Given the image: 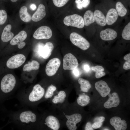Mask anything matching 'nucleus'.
Segmentation results:
<instances>
[{"instance_id":"obj_14","label":"nucleus","mask_w":130,"mask_h":130,"mask_svg":"<svg viewBox=\"0 0 130 130\" xmlns=\"http://www.w3.org/2000/svg\"><path fill=\"white\" fill-rule=\"evenodd\" d=\"M108 95L109 98L104 104V107L106 108L110 109L117 106L120 102L117 94L116 92H113L111 94L109 93Z\"/></svg>"},{"instance_id":"obj_34","label":"nucleus","mask_w":130,"mask_h":130,"mask_svg":"<svg viewBox=\"0 0 130 130\" xmlns=\"http://www.w3.org/2000/svg\"><path fill=\"white\" fill-rule=\"evenodd\" d=\"M91 70L95 72L98 71H104V68L101 66L96 65L95 66H92L91 67Z\"/></svg>"},{"instance_id":"obj_12","label":"nucleus","mask_w":130,"mask_h":130,"mask_svg":"<svg viewBox=\"0 0 130 130\" xmlns=\"http://www.w3.org/2000/svg\"><path fill=\"white\" fill-rule=\"evenodd\" d=\"M67 119L66 125L70 130H76L77 129L76 124L79 122L82 119V116L79 113H75L70 115H65Z\"/></svg>"},{"instance_id":"obj_8","label":"nucleus","mask_w":130,"mask_h":130,"mask_svg":"<svg viewBox=\"0 0 130 130\" xmlns=\"http://www.w3.org/2000/svg\"><path fill=\"white\" fill-rule=\"evenodd\" d=\"M52 31L49 27L42 26L38 28L35 31L33 36L37 39H48L52 36Z\"/></svg>"},{"instance_id":"obj_22","label":"nucleus","mask_w":130,"mask_h":130,"mask_svg":"<svg viewBox=\"0 0 130 130\" xmlns=\"http://www.w3.org/2000/svg\"><path fill=\"white\" fill-rule=\"evenodd\" d=\"M19 14L20 19L25 22H28L31 19L32 17L27 12V8L26 6H23L20 8L19 11Z\"/></svg>"},{"instance_id":"obj_10","label":"nucleus","mask_w":130,"mask_h":130,"mask_svg":"<svg viewBox=\"0 0 130 130\" xmlns=\"http://www.w3.org/2000/svg\"><path fill=\"white\" fill-rule=\"evenodd\" d=\"M37 46L40 55L45 59L50 56L54 49L53 44L50 42H47L45 45L42 43H39Z\"/></svg>"},{"instance_id":"obj_2","label":"nucleus","mask_w":130,"mask_h":130,"mask_svg":"<svg viewBox=\"0 0 130 130\" xmlns=\"http://www.w3.org/2000/svg\"><path fill=\"white\" fill-rule=\"evenodd\" d=\"M16 83L14 76L11 74L4 76L0 82V98L5 99L13 92Z\"/></svg>"},{"instance_id":"obj_36","label":"nucleus","mask_w":130,"mask_h":130,"mask_svg":"<svg viewBox=\"0 0 130 130\" xmlns=\"http://www.w3.org/2000/svg\"><path fill=\"white\" fill-rule=\"evenodd\" d=\"M102 122H95L92 125L93 129H97L100 128L102 125Z\"/></svg>"},{"instance_id":"obj_6","label":"nucleus","mask_w":130,"mask_h":130,"mask_svg":"<svg viewBox=\"0 0 130 130\" xmlns=\"http://www.w3.org/2000/svg\"><path fill=\"white\" fill-rule=\"evenodd\" d=\"M78 64L76 57L71 53H68L64 56L63 67L65 70H73L77 68Z\"/></svg>"},{"instance_id":"obj_13","label":"nucleus","mask_w":130,"mask_h":130,"mask_svg":"<svg viewBox=\"0 0 130 130\" xmlns=\"http://www.w3.org/2000/svg\"><path fill=\"white\" fill-rule=\"evenodd\" d=\"M95 87L101 96L103 97L106 96L110 91V89L108 84L103 80L99 81L96 82Z\"/></svg>"},{"instance_id":"obj_43","label":"nucleus","mask_w":130,"mask_h":130,"mask_svg":"<svg viewBox=\"0 0 130 130\" xmlns=\"http://www.w3.org/2000/svg\"><path fill=\"white\" fill-rule=\"evenodd\" d=\"M84 68L85 70L86 71H88L90 69V68L89 65H84Z\"/></svg>"},{"instance_id":"obj_3","label":"nucleus","mask_w":130,"mask_h":130,"mask_svg":"<svg viewBox=\"0 0 130 130\" xmlns=\"http://www.w3.org/2000/svg\"><path fill=\"white\" fill-rule=\"evenodd\" d=\"M25 92L23 98V102L30 106L41 99L44 97L45 92L44 89L40 84H37L31 90Z\"/></svg>"},{"instance_id":"obj_7","label":"nucleus","mask_w":130,"mask_h":130,"mask_svg":"<svg viewBox=\"0 0 130 130\" xmlns=\"http://www.w3.org/2000/svg\"><path fill=\"white\" fill-rule=\"evenodd\" d=\"M26 58L24 55L18 54L9 58L6 63L7 67L10 69L17 68L25 62Z\"/></svg>"},{"instance_id":"obj_29","label":"nucleus","mask_w":130,"mask_h":130,"mask_svg":"<svg viewBox=\"0 0 130 130\" xmlns=\"http://www.w3.org/2000/svg\"><path fill=\"white\" fill-rule=\"evenodd\" d=\"M123 38L126 40L130 39V22L129 23L124 27L122 32Z\"/></svg>"},{"instance_id":"obj_16","label":"nucleus","mask_w":130,"mask_h":130,"mask_svg":"<svg viewBox=\"0 0 130 130\" xmlns=\"http://www.w3.org/2000/svg\"><path fill=\"white\" fill-rule=\"evenodd\" d=\"M100 37L103 40L109 41L113 40L117 37V34L114 30L108 28L101 31L100 34Z\"/></svg>"},{"instance_id":"obj_24","label":"nucleus","mask_w":130,"mask_h":130,"mask_svg":"<svg viewBox=\"0 0 130 130\" xmlns=\"http://www.w3.org/2000/svg\"><path fill=\"white\" fill-rule=\"evenodd\" d=\"M39 67V64L37 61L33 60L25 64L23 68L24 72H30L32 70H37Z\"/></svg>"},{"instance_id":"obj_20","label":"nucleus","mask_w":130,"mask_h":130,"mask_svg":"<svg viewBox=\"0 0 130 130\" xmlns=\"http://www.w3.org/2000/svg\"><path fill=\"white\" fill-rule=\"evenodd\" d=\"M118 14L116 9L113 8L110 9L108 12L106 18V24L111 25L114 23L117 20Z\"/></svg>"},{"instance_id":"obj_40","label":"nucleus","mask_w":130,"mask_h":130,"mask_svg":"<svg viewBox=\"0 0 130 130\" xmlns=\"http://www.w3.org/2000/svg\"><path fill=\"white\" fill-rule=\"evenodd\" d=\"M105 120V118L103 116H101L99 117H97L95 118L94 119V121L95 122H103Z\"/></svg>"},{"instance_id":"obj_17","label":"nucleus","mask_w":130,"mask_h":130,"mask_svg":"<svg viewBox=\"0 0 130 130\" xmlns=\"http://www.w3.org/2000/svg\"><path fill=\"white\" fill-rule=\"evenodd\" d=\"M45 124L47 126L54 130H58L60 127L58 119L52 115L47 116L45 120Z\"/></svg>"},{"instance_id":"obj_27","label":"nucleus","mask_w":130,"mask_h":130,"mask_svg":"<svg viewBox=\"0 0 130 130\" xmlns=\"http://www.w3.org/2000/svg\"><path fill=\"white\" fill-rule=\"evenodd\" d=\"M66 97V94L65 91H60L57 95L54 97L52 100V102L54 104L62 103L65 100Z\"/></svg>"},{"instance_id":"obj_25","label":"nucleus","mask_w":130,"mask_h":130,"mask_svg":"<svg viewBox=\"0 0 130 130\" xmlns=\"http://www.w3.org/2000/svg\"><path fill=\"white\" fill-rule=\"evenodd\" d=\"M90 98L89 97L84 93L80 95L77 99L78 104L82 106L87 105L90 102Z\"/></svg>"},{"instance_id":"obj_41","label":"nucleus","mask_w":130,"mask_h":130,"mask_svg":"<svg viewBox=\"0 0 130 130\" xmlns=\"http://www.w3.org/2000/svg\"><path fill=\"white\" fill-rule=\"evenodd\" d=\"M73 72L74 74L76 76H78L79 75V71L77 68L73 70Z\"/></svg>"},{"instance_id":"obj_1","label":"nucleus","mask_w":130,"mask_h":130,"mask_svg":"<svg viewBox=\"0 0 130 130\" xmlns=\"http://www.w3.org/2000/svg\"><path fill=\"white\" fill-rule=\"evenodd\" d=\"M12 116L14 122L16 125L26 129H30L37 119L36 114L30 110L17 112Z\"/></svg>"},{"instance_id":"obj_4","label":"nucleus","mask_w":130,"mask_h":130,"mask_svg":"<svg viewBox=\"0 0 130 130\" xmlns=\"http://www.w3.org/2000/svg\"><path fill=\"white\" fill-rule=\"evenodd\" d=\"M64 24L67 26L82 28L85 25L84 20L82 16L74 14L66 16L63 20Z\"/></svg>"},{"instance_id":"obj_19","label":"nucleus","mask_w":130,"mask_h":130,"mask_svg":"<svg viewBox=\"0 0 130 130\" xmlns=\"http://www.w3.org/2000/svg\"><path fill=\"white\" fill-rule=\"evenodd\" d=\"M11 25L9 24L6 26L3 29L1 36V40L3 42H7L13 38L14 34L11 31Z\"/></svg>"},{"instance_id":"obj_42","label":"nucleus","mask_w":130,"mask_h":130,"mask_svg":"<svg viewBox=\"0 0 130 130\" xmlns=\"http://www.w3.org/2000/svg\"><path fill=\"white\" fill-rule=\"evenodd\" d=\"M30 7L32 10H34L36 8V6L35 4H32L30 5Z\"/></svg>"},{"instance_id":"obj_28","label":"nucleus","mask_w":130,"mask_h":130,"mask_svg":"<svg viewBox=\"0 0 130 130\" xmlns=\"http://www.w3.org/2000/svg\"><path fill=\"white\" fill-rule=\"evenodd\" d=\"M116 8L118 15L119 16L123 17L126 15L127 10L120 2L118 1L116 3Z\"/></svg>"},{"instance_id":"obj_23","label":"nucleus","mask_w":130,"mask_h":130,"mask_svg":"<svg viewBox=\"0 0 130 130\" xmlns=\"http://www.w3.org/2000/svg\"><path fill=\"white\" fill-rule=\"evenodd\" d=\"M84 25L86 26H88L94 23L95 21L94 13L91 10L87 11L84 15Z\"/></svg>"},{"instance_id":"obj_31","label":"nucleus","mask_w":130,"mask_h":130,"mask_svg":"<svg viewBox=\"0 0 130 130\" xmlns=\"http://www.w3.org/2000/svg\"><path fill=\"white\" fill-rule=\"evenodd\" d=\"M7 18V14L6 11L4 9L0 10V26L4 25Z\"/></svg>"},{"instance_id":"obj_15","label":"nucleus","mask_w":130,"mask_h":130,"mask_svg":"<svg viewBox=\"0 0 130 130\" xmlns=\"http://www.w3.org/2000/svg\"><path fill=\"white\" fill-rule=\"evenodd\" d=\"M110 122L116 130H125L127 128V124L124 120H121L118 117H114L110 120Z\"/></svg>"},{"instance_id":"obj_33","label":"nucleus","mask_w":130,"mask_h":130,"mask_svg":"<svg viewBox=\"0 0 130 130\" xmlns=\"http://www.w3.org/2000/svg\"><path fill=\"white\" fill-rule=\"evenodd\" d=\"M54 5L56 6L60 7L65 5L70 0H52Z\"/></svg>"},{"instance_id":"obj_39","label":"nucleus","mask_w":130,"mask_h":130,"mask_svg":"<svg viewBox=\"0 0 130 130\" xmlns=\"http://www.w3.org/2000/svg\"><path fill=\"white\" fill-rule=\"evenodd\" d=\"M85 130H93V128L92 126V125L90 122L87 123L85 125Z\"/></svg>"},{"instance_id":"obj_45","label":"nucleus","mask_w":130,"mask_h":130,"mask_svg":"<svg viewBox=\"0 0 130 130\" xmlns=\"http://www.w3.org/2000/svg\"><path fill=\"white\" fill-rule=\"evenodd\" d=\"M104 130H109V129H105Z\"/></svg>"},{"instance_id":"obj_26","label":"nucleus","mask_w":130,"mask_h":130,"mask_svg":"<svg viewBox=\"0 0 130 130\" xmlns=\"http://www.w3.org/2000/svg\"><path fill=\"white\" fill-rule=\"evenodd\" d=\"M79 84L80 85V88L81 91L84 92H88L91 87V86L88 80L82 78H79L78 80Z\"/></svg>"},{"instance_id":"obj_5","label":"nucleus","mask_w":130,"mask_h":130,"mask_svg":"<svg viewBox=\"0 0 130 130\" xmlns=\"http://www.w3.org/2000/svg\"><path fill=\"white\" fill-rule=\"evenodd\" d=\"M70 38L72 44L83 50H87L90 46V44L89 41L76 32L71 33L70 35Z\"/></svg>"},{"instance_id":"obj_35","label":"nucleus","mask_w":130,"mask_h":130,"mask_svg":"<svg viewBox=\"0 0 130 130\" xmlns=\"http://www.w3.org/2000/svg\"><path fill=\"white\" fill-rule=\"evenodd\" d=\"M105 73L103 71H98L96 72L95 76L96 78H99L105 76Z\"/></svg>"},{"instance_id":"obj_38","label":"nucleus","mask_w":130,"mask_h":130,"mask_svg":"<svg viewBox=\"0 0 130 130\" xmlns=\"http://www.w3.org/2000/svg\"><path fill=\"white\" fill-rule=\"evenodd\" d=\"M90 2V0H82V3L83 7L85 8L87 7L89 5Z\"/></svg>"},{"instance_id":"obj_18","label":"nucleus","mask_w":130,"mask_h":130,"mask_svg":"<svg viewBox=\"0 0 130 130\" xmlns=\"http://www.w3.org/2000/svg\"><path fill=\"white\" fill-rule=\"evenodd\" d=\"M46 15L45 6L42 4H40L39 5L36 11L32 15L31 19L34 22H38L43 18Z\"/></svg>"},{"instance_id":"obj_30","label":"nucleus","mask_w":130,"mask_h":130,"mask_svg":"<svg viewBox=\"0 0 130 130\" xmlns=\"http://www.w3.org/2000/svg\"><path fill=\"white\" fill-rule=\"evenodd\" d=\"M56 89L57 88L55 86L52 85H50L45 92L44 96V98L47 99L51 98L53 95L54 92Z\"/></svg>"},{"instance_id":"obj_44","label":"nucleus","mask_w":130,"mask_h":130,"mask_svg":"<svg viewBox=\"0 0 130 130\" xmlns=\"http://www.w3.org/2000/svg\"><path fill=\"white\" fill-rule=\"evenodd\" d=\"M10 1L13 2H15L18 1V0H10Z\"/></svg>"},{"instance_id":"obj_37","label":"nucleus","mask_w":130,"mask_h":130,"mask_svg":"<svg viewBox=\"0 0 130 130\" xmlns=\"http://www.w3.org/2000/svg\"><path fill=\"white\" fill-rule=\"evenodd\" d=\"M75 2L76 4V6L78 9H82L83 7L81 0H75Z\"/></svg>"},{"instance_id":"obj_32","label":"nucleus","mask_w":130,"mask_h":130,"mask_svg":"<svg viewBox=\"0 0 130 130\" xmlns=\"http://www.w3.org/2000/svg\"><path fill=\"white\" fill-rule=\"evenodd\" d=\"M124 59L126 61L124 64L123 67L125 70L130 69V53L125 55L124 57Z\"/></svg>"},{"instance_id":"obj_9","label":"nucleus","mask_w":130,"mask_h":130,"mask_svg":"<svg viewBox=\"0 0 130 130\" xmlns=\"http://www.w3.org/2000/svg\"><path fill=\"white\" fill-rule=\"evenodd\" d=\"M61 64L59 59L54 58L50 59L46 65L45 72L46 75L49 76L54 75L56 73Z\"/></svg>"},{"instance_id":"obj_21","label":"nucleus","mask_w":130,"mask_h":130,"mask_svg":"<svg viewBox=\"0 0 130 130\" xmlns=\"http://www.w3.org/2000/svg\"><path fill=\"white\" fill-rule=\"evenodd\" d=\"M94 15L95 21L97 24L101 26L106 25V17L102 12L98 10H96Z\"/></svg>"},{"instance_id":"obj_11","label":"nucleus","mask_w":130,"mask_h":130,"mask_svg":"<svg viewBox=\"0 0 130 130\" xmlns=\"http://www.w3.org/2000/svg\"><path fill=\"white\" fill-rule=\"evenodd\" d=\"M27 37L26 32L24 31H22L13 38L10 41V43L13 46L17 45L19 49H22L26 45V43L23 41L26 39Z\"/></svg>"}]
</instances>
